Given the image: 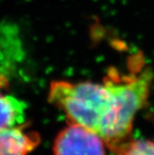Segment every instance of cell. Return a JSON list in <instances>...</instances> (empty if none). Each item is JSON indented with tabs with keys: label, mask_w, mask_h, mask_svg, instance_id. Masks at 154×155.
Here are the masks:
<instances>
[{
	"label": "cell",
	"mask_w": 154,
	"mask_h": 155,
	"mask_svg": "<svg viewBox=\"0 0 154 155\" xmlns=\"http://www.w3.org/2000/svg\"><path fill=\"white\" fill-rule=\"evenodd\" d=\"M48 100L64 112L70 124L95 132L116 153L120 154L130 141L132 127L125 123L116 93L107 77L103 84L53 82Z\"/></svg>",
	"instance_id": "obj_1"
},
{
	"label": "cell",
	"mask_w": 154,
	"mask_h": 155,
	"mask_svg": "<svg viewBox=\"0 0 154 155\" xmlns=\"http://www.w3.org/2000/svg\"><path fill=\"white\" fill-rule=\"evenodd\" d=\"M53 150L55 155H106L105 142L99 135L74 124L59 133Z\"/></svg>",
	"instance_id": "obj_2"
},
{
	"label": "cell",
	"mask_w": 154,
	"mask_h": 155,
	"mask_svg": "<svg viewBox=\"0 0 154 155\" xmlns=\"http://www.w3.org/2000/svg\"><path fill=\"white\" fill-rule=\"evenodd\" d=\"M37 134L22 127L0 131V155H27L39 143Z\"/></svg>",
	"instance_id": "obj_3"
},
{
	"label": "cell",
	"mask_w": 154,
	"mask_h": 155,
	"mask_svg": "<svg viewBox=\"0 0 154 155\" xmlns=\"http://www.w3.org/2000/svg\"><path fill=\"white\" fill-rule=\"evenodd\" d=\"M25 110L23 101L0 92V131L21 127L25 123Z\"/></svg>",
	"instance_id": "obj_4"
},
{
	"label": "cell",
	"mask_w": 154,
	"mask_h": 155,
	"mask_svg": "<svg viewBox=\"0 0 154 155\" xmlns=\"http://www.w3.org/2000/svg\"><path fill=\"white\" fill-rule=\"evenodd\" d=\"M121 155H154V142L139 139L130 141L125 145Z\"/></svg>",
	"instance_id": "obj_5"
}]
</instances>
